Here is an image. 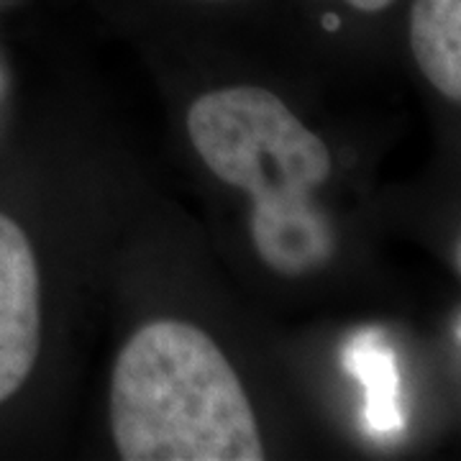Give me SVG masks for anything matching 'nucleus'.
Here are the masks:
<instances>
[{
    "label": "nucleus",
    "instance_id": "nucleus-1",
    "mask_svg": "<svg viewBox=\"0 0 461 461\" xmlns=\"http://www.w3.org/2000/svg\"><path fill=\"white\" fill-rule=\"evenodd\" d=\"M187 133L215 177L251 198V239L272 272L303 277L330 262L336 236L313 198L330 151L287 103L254 85L213 90L193 103Z\"/></svg>",
    "mask_w": 461,
    "mask_h": 461
},
{
    "label": "nucleus",
    "instance_id": "nucleus-2",
    "mask_svg": "<svg viewBox=\"0 0 461 461\" xmlns=\"http://www.w3.org/2000/svg\"><path fill=\"white\" fill-rule=\"evenodd\" d=\"M111 429L126 461H262L247 390L198 326L151 321L121 348L111 377Z\"/></svg>",
    "mask_w": 461,
    "mask_h": 461
},
{
    "label": "nucleus",
    "instance_id": "nucleus-3",
    "mask_svg": "<svg viewBox=\"0 0 461 461\" xmlns=\"http://www.w3.org/2000/svg\"><path fill=\"white\" fill-rule=\"evenodd\" d=\"M39 264L26 230L0 213V402L16 395L41 346Z\"/></svg>",
    "mask_w": 461,
    "mask_h": 461
},
{
    "label": "nucleus",
    "instance_id": "nucleus-4",
    "mask_svg": "<svg viewBox=\"0 0 461 461\" xmlns=\"http://www.w3.org/2000/svg\"><path fill=\"white\" fill-rule=\"evenodd\" d=\"M411 50L423 77L444 98L461 100V0H415Z\"/></svg>",
    "mask_w": 461,
    "mask_h": 461
},
{
    "label": "nucleus",
    "instance_id": "nucleus-5",
    "mask_svg": "<svg viewBox=\"0 0 461 461\" xmlns=\"http://www.w3.org/2000/svg\"><path fill=\"white\" fill-rule=\"evenodd\" d=\"M346 364L366 384V418L377 433L402 426L397 412L395 357L390 348L377 344L375 333H364L359 341L346 348Z\"/></svg>",
    "mask_w": 461,
    "mask_h": 461
},
{
    "label": "nucleus",
    "instance_id": "nucleus-6",
    "mask_svg": "<svg viewBox=\"0 0 461 461\" xmlns=\"http://www.w3.org/2000/svg\"><path fill=\"white\" fill-rule=\"evenodd\" d=\"M393 3L395 0H348V5H354L357 11H364V14H377V11H384Z\"/></svg>",
    "mask_w": 461,
    "mask_h": 461
},
{
    "label": "nucleus",
    "instance_id": "nucleus-7",
    "mask_svg": "<svg viewBox=\"0 0 461 461\" xmlns=\"http://www.w3.org/2000/svg\"><path fill=\"white\" fill-rule=\"evenodd\" d=\"M208 3H221V0H208Z\"/></svg>",
    "mask_w": 461,
    "mask_h": 461
}]
</instances>
